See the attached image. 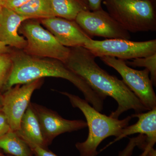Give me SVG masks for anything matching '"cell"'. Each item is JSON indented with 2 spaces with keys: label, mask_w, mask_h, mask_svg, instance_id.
Returning <instances> with one entry per match:
<instances>
[{
  "label": "cell",
  "mask_w": 156,
  "mask_h": 156,
  "mask_svg": "<svg viewBox=\"0 0 156 156\" xmlns=\"http://www.w3.org/2000/svg\"><path fill=\"white\" fill-rule=\"evenodd\" d=\"M95 58L84 47L71 48L69 57L65 64L95 91L115 100L118 108L112 112L110 117L119 119L122 114L131 109L134 110L135 113L147 111L122 80L101 68L95 62Z\"/></svg>",
  "instance_id": "6da1fadb"
},
{
  "label": "cell",
  "mask_w": 156,
  "mask_h": 156,
  "mask_svg": "<svg viewBox=\"0 0 156 156\" xmlns=\"http://www.w3.org/2000/svg\"><path fill=\"white\" fill-rule=\"evenodd\" d=\"M12 67L5 90L15 85L29 83L44 77L62 78L73 84L85 97V100L99 112L103 110L106 97L92 89L80 77L56 59L40 58L24 53L11 56Z\"/></svg>",
  "instance_id": "7a4b0ae2"
},
{
  "label": "cell",
  "mask_w": 156,
  "mask_h": 156,
  "mask_svg": "<svg viewBox=\"0 0 156 156\" xmlns=\"http://www.w3.org/2000/svg\"><path fill=\"white\" fill-rule=\"evenodd\" d=\"M58 92L66 96L73 107L79 108L87 120L89 128L88 137L83 142H77L75 144L80 156H97L99 154L97 148L102 141L109 136H119L121 131L128 126L132 119L131 116L122 120L108 116L77 95L66 92Z\"/></svg>",
  "instance_id": "3957f363"
},
{
  "label": "cell",
  "mask_w": 156,
  "mask_h": 156,
  "mask_svg": "<svg viewBox=\"0 0 156 156\" xmlns=\"http://www.w3.org/2000/svg\"><path fill=\"white\" fill-rule=\"evenodd\" d=\"M102 3L108 14L129 33L156 31L152 0H104Z\"/></svg>",
  "instance_id": "277c9868"
},
{
  "label": "cell",
  "mask_w": 156,
  "mask_h": 156,
  "mask_svg": "<svg viewBox=\"0 0 156 156\" xmlns=\"http://www.w3.org/2000/svg\"><path fill=\"white\" fill-rule=\"evenodd\" d=\"M20 32L27 44L23 50L30 56L57 59L65 63L69 57L70 48L61 44L55 36L39 23L28 21L23 24Z\"/></svg>",
  "instance_id": "5b68a950"
},
{
  "label": "cell",
  "mask_w": 156,
  "mask_h": 156,
  "mask_svg": "<svg viewBox=\"0 0 156 156\" xmlns=\"http://www.w3.org/2000/svg\"><path fill=\"white\" fill-rule=\"evenodd\" d=\"M84 48L95 57L111 56L123 60L147 57L156 53V40L145 41H132L124 39H91Z\"/></svg>",
  "instance_id": "8992f818"
},
{
  "label": "cell",
  "mask_w": 156,
  "mask_h": 156,
  "mask_svg": "<svg viewBox=\"0 0 156 156\" xmlns=\"http://www.w3.org/2000/svg\"><path fill=\"white\" fill-rule=\"evenodd\" d=\"M100 59L119 73L124 83L148 111L156 108V95L148 70L134 69L128 66L125 60L114 57L103 56Z\"/></svg>",
  "instance_id": "52a82bcc"
},
{
  "label": "cell",
  "mask_w": 156,
  "mask_h": 156,
  "mask_svg": "<svg viewBox=\"0 0 156 156\" xmlns=\"http://www.w3.org/2000/svg\"><path fill=\"white\" fill-rule=\"evenodd\" d=\"M43 83L42 79L15 85L2 95V110L7 117L11 131L20 130V121L30 103L34 92Z\"/></svg>",
  "instance_id": "ba28073f"
},
{
  "label": "cell",
  "mask_w": 156,
  "mask_h": 156,
  "mask_svg": "<svg viewBox=\"0 0 156 156\" xmlns=\"http://www.w3.org/2000/svg\"><path fill=\"white\" fill-rule=\"evenodd\" d=\"M75 21L92 38L97 36L107 39H131L130 33L102 9L95 11H82L78 14Z\"/></svg>",
  "instance_id": "9c48e42d"
},
{
  "label": "cell",
  "mask_w": 156,
  "mask_h": 156,
  "mask_svg": "<svg viewBox=\"0 0 156 156\" xmlns=\"http://www.w3.org/2000/svg\"><path fill=\"white\" fill-rule=\"evenodd\" d=\"M30 105L36 115L48 146L60 134L78 131L87 127V122L83 120L66 119L56 112L43 105L31 102Z\"/></svg>",
  "instance_id": "30bf717a"
},
{
  "label": "cell",
  "mask_w": 156,
  "mask_h": 156,
  "mask_svg": "<svg viewBox=\"0 0 156 156\" xmlns=\"http://www.w3.org/2000/svg\"><path fill=\"white\" fill-rule=\"evenodd\" d=\"M42 23L61 44L67 48L84 47L92 39L75 20L55 17L42 19Z\"/></svg>",
  "instance_id": "8fae6325"
},
{
  "label": "cell",
  "mask_w": 156,
  "mask_h": 156,
  "mask_svg": "<svg viewBox=\"0 0 156 156\" xmlns=\"http://www.w3.org/2000/svg\"><path fill=\"white\" fill-rule=\"evenodd\" d=\"M27 20L14 10L2 7L0 13V41L7 46L24 50L27 42L18 34V29Z\"/></svg>",
  "instance_id": "7c38bea8"
},
{
  "label": "cell",
  "mask_w": 156,
  "mask_h": 156,
  "mask_svg": "<svg viewBox=\"0 0 156 156\" xmlns=\"http://www.w3.org/2000/svg\"><path fill=\"white\" fill-rule=\"evenodd\" d=\"M131 117L138 118V121L134 125L123 128L119 136L116 137L106 147L128 135L140 134L147 137L143 149L154 147L156 142V108L146 112L134 114Z\"/></svg>",
  "instance_id": "4fadbf2b"
},
{
  "label": "cell",
  "mask_w": 156,
  "mask_h": 156,
  "mask_svg": "<svg viewBox=\"0 0 156 156\" xmlns=\"http://www.w3.org/2000/svg\"><path fill=\"white\" fill-rule=\"evenodd\" d=\"M16 132L23 139L29 140L41 147L48 148L36 115L30 104L20 121V130Z\"/></svg>",
  "instance_id": "5bb4252c"
},
{
  "label": "cell",
  "mask_w": 156,
  "mask_h": 156,
  "mask_svg": "<svg viewBox=\"0 0 156 156\" xmlns=\"http://www.w3.org/2000/svg\"><path fill=\"white\" fill-rule=\"evenodd\" d=\"M55 17L75 20L78 14L83 11L90 10L83 0H50Z\"/></svg>",
  "instance_id": "9a60e30c"
},
{
  "label": "cell",
  "mask_w": 156,
  "mask_h": 156,
  "mask_svg": "<svg viewBox=\"0 0 156 156\" xmlns=\"http://www.w3.org/2000/svg\"><path fill=\"white\" fill-rule=\"evenodd\" d=\"M0 148L12 156H34L25 140L11 130L0 138Z\"/></svg>",
  "instance_id": "2e32d148"
},
{
  "label": "cell",
  "mask_w": 156,
  "mask_h": 156,
  "mask_svg": "<svg viewBox=\"0 0 156 156\" xmlns=\"http://www.w3.org/2000/svg\"><path fill=\"white\" fill-rule=\"evenodd\" d=\"M14 11L27 20L55 17L50 0H30Z\"/></svg>",
  "instance_id": "e0dca14e"
},
{
  "label": "cell",
  "mask_w": 156,
  "mask_h": 156,
  "mask_svg": "<svg viewBox=\"0 0 156 156\" xmlns=\"http://www.w3.org/2000/svg\"><path fill=\"white\" fill-rule=\"evenodd\" d=\"M128 66L134 67H145L148 70L151 75V80L153 85H156V53L147 57L136 58L132 61H127Z\"/></svg>",
  "instance_id": "ac0fdd59"
},
{
  "label": "cell",
  "mask_w": 156,
  "mask_h": 156,
  "mask_svg": "<svg viewBox=\"0 0 156 156\" xmlns=\"http://www.w3.org/2000/svg\"><path fill=\"white\" fill-rule=\"evenodd\" d=\"M12 67L11 56L9 54L0 55V90L5 89Z\"/></svg>",
  "instance_id": "d6986e66"
},
{
  "label": "cell",
  "mask_w": 156,
  "mask_h": 156,
  "mask_svg": "<svg viewBox=\"0 0 156 156\" xmlns=\"http://www.w3.org/2000/svg\"><path fill=\"white\" fill-rule=\"evenodd\" d=\"M146 136L139 134L136 137L129 138V141L126 147L122 150L119 152L118 156H132L135 148H139L143 144L146 139Z\"/></svg>",
  "instance_id": "ffe728a7"
},
{
  "label": "cell",
  "mask_w": 156,
  "mask_h": 156,
  "mask_svg": "<svg viewBox=\"0 0 156 156\" xmlns=\"http://www.w3.org/2000/svg\"><path fill=\"white\" fill-rule=\"evenodd\" d=\"M23 139L29 146L34 156H58L54 153L49 151L48 148L41 147L29 140Z\"/></svg>",
  "instance_id": "44dd1931"
},
{
  "label": "cell",
  "mask_w": 156,
  "mask_h": 156,
  "mask_svg": "<svg viewBox=\"0 0 156 156\" xmlns=\"http://www.w3.org/2000/svg\"><path fill=\"white\" fill-rule=\"evenodd\" d=\"M11 130L7 117L2 108L0 109V138L9 133Z\"/></svg>",
  "instance_id": "7402d4cb"
},
{
  "label": "cell",
  "mask_w": 156,
  "mask_h": 156,
  "mask_svg": "<svg viewBox=\"0 0 156 156\" xmlns=\"http://www.w3.org/2000/svg\"><path fill=\"white\" fill-rule=\"evenodd\" d=\"M30 0H3L0 2L2 7L14 10L18 9Z\"/></svg>",
  "instance_id": "603a6c76"
},
{
  "label": "cell",
  "mask_w": 156,
  "mask_h": 156,
  "mask_svg": "<svg viewBox=\"0 0 156 156\" xmlns=\"http://www.w3.org/2000/svg\"><path fill=\"white\" fill-rule=\"evenodd\" d=\"M90 11H95L102 9L101 4L104 0H87Z\"/></svg>",
  "instance_id": "cb8c5ba5"
},
{
  "label": "cell",
  "mask_w": 156,
  "mask_h": 156,
  "mask_svg": "<svg viewBox=\"0 0 156 156\" xmlns=\"http://www.w3.org/2000/svg\"><path fill=\"white\" fill-rule=\"evenodd\" d=\"M143 151V152L140 156H156V151L154 147L146 148Z\"/></svg>",
  "instance_id": "d4e9b609"
},
{
  "label": "cell",
  "mask_w": 156,
  "mask_h": 156,
  "mask_svg": "<svg viewBox=\"0 0 156 156\" xmlns=\"http://www.w3.org/2000/svg\"><path fill=\"white\" fill-rule=\"evenodd\" d=\"M10 50L9 47L3 42L0 41V55L9 54Z\"/></svg>",
  "instance_id": "484cf974"
},
{
  "label": "cell",
  "mask_w": 156,
  "mask_h": 156,
  "mask_svg": "<svg viewBox=\"0 0 156 156\" xmlns=\"http://www.w3.org/2000/svg\"><path fill=\"white\" fill-rule=\"evenodd\" d=\"M2 108V95H0V109Z\"/></svg>",
  "instance_id": "4316f807"
},
{
  "label": "cell",
  "mask_w": 156,
  "mask_h": 156,
  "mask_svg": "<svg viewBox=\"0 0 156 156\" xmlns=\"http://www.w3.org/2000/svg\"><path fill=\"white\" fill-rule=\"evenodd\" d=\"M2 6L0 4V13H1V11H2Z\"/></svg>",
  "instance_id": "83f0119b"
},
{
  "label": "cell",
  "mask_w": 156,
  "mask_h": 156,
  "mask_svg": "<svg viewBox=\"0 0 156 156\" xmlns=\"http://www.w3.org/2000/svg\"><path fill=\"white\" fill-rule=\"evenodd\" d=\"M83 1L84 2H85L87 3V4H88V2H87V0H83Z\"/></svg>",
  "instance_id": "f1b7e54d"
},
{
  "label": "cell",
  "mask_w": 156,
  "mask_h": 156,
  "mask_svg": "<svg viewBox=\"0 0 156 156\" xmlns=\"http://www.w3.org/2000/svg\"><path fill=\"white\" fill-rule=\"evenodd\" d=\"M0 156H6L4 155H3V154L0 153Z\"/></svg>",
  "instance_id": "f546056e"
},
{
  "label": "cell",
  "mask_w": 156,
  "mask_h": 156,
  "mask_svg": "<svg viewBox=\"0 0 156 156\" xmlns=\"http://www.w3.org/2000/svg\"><path fill=\"white\" fill-rule=\"evenodd\" d=\"M3 1V0H0V2H1V1Z\"/></svg>",
  "instance_id": "4dcf8cb0"
}]
</instances>
